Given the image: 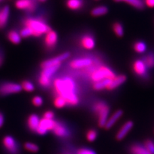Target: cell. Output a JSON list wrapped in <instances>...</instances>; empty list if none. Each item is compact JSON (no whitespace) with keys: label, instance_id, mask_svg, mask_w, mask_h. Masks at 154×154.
<instances>
[{"label":"cell","instance_id":"cell-42","mask_svg":"<svg viewBox=\"0 0 154 154\" xmlns=\"http://www.w3.org/2000/svg\"><path fill=\"white\" fill-rule=\"evenodd\" d=\"M38 1H40V2H45L46 0H38Z\"/></svg>","mask_w":154,"mask_h":154},{"label":"cell","instance_id":"cell-5","mask_svg":"<svg viewBox=\"0 0 154 154\" xmlns=\"http://www.w3.org/2000/svg\"><path fill=\"white\" fill-rule=\"evenodd\" d=\"M115 76V74L109 67L101 66L91 72V79L94 82H96L106 79H112Z\"/></svg>","mask_w":154,"mask_h":154},{"label":"cell","instance_id":"cell-26","mask_svg":"<svg viewBox=\"0 0 154 154\" xmlns=\"http://www.w3.org/2000/svg\"><path fill=\"white\" fill-rule=\"evenodd\" d=\"M115 2H125L132 7L138 9H142L144 7V4L142 0H114Z\"/></svg>","mask_w":154,"mask_h":154},{"label":"cell","instance_id":"cell-14","mask_svg":"<svg viewBox=\"0 0 154 154\" xmlns=\"http://www.w3.org/2000/svg\"><path fill=\"white\" fill-rule=\"evenodd\" d=\"M52 131L56 136L60 138L67 137L69 135V132L67 127L63 125L62 123L56 121V124L54 127Z\"/></svg>","mask_w":154,"mask_h":154},{"label":"cell","instance_id":"cell-13","mask_svg":"<svg viewBox=\"0 0 154 154\" xmlns=\"http://www.w3.org/2000/svg\"><path fill=\"white\" fill-rule=\"evenodd\" d=\"M133 126H134V123L131 121H126L125 124H124L119 131L117 132L116 135V138L118 140H121L126 137L127 134L129 133L131 130L132 129Z\"/></svg>","mask_w":154,"mask_h":154},{"label":"cell","instance_id":"cell-28","mask_svg":"<svg viewBox=\"0 0 154 154\" xmlns=\"http://www.w3.org/2000/svg\"><path fill=\"white\" fill-rule=\"evenodd\" d=\"M113 30L115 32V34L119 37L122 36L124 34V27L119 22H116L113 24Z\"/></svg>","mask_w":154,"mask_h":154},{"label":"cell","instance_id":"cell-31","mask_svg":"<svg viewBox=\"0 0 154 154\" xmlns=\"http://www.w3.org/2000/svg\"><path fill=\"white\" fill-rule=\"evenodd\" d=\"M21 86H22V89L27 92H32L34 90V84L29 81H24L22 82Z\"/></svg>","mask_w":154,"mask_h":154},{"label":"cell","instance_id":"cell-24","mask_svg":"<svg viewBox=\"0 0 154 154\" xmlns=\"http://www.w3.org/2000/svg\"><path fill=\"white\" fill-rule=\"evenodd\" d=\"M131 154H151L146 149L145 146H142L138 144H134L130 149Z\"/></svg>","mask_w":154,"mask_h":154},{"label":"cell","instance_id":"cell-2","mask_svg":"<svg viewBox=\"0 0 154 154\" xmlns=\"http://www.w3.org/2000/svg\"><path fill=\"white\" fill-rule=\"evenodd\" d=\"M24 26L29 29L32 36H38L46 34L51 29L44 19L41 18L28 17L24 19Z\"/></svg>","mask_w":154,"mask_h":154},{"label":"cell","instance_id":"cell-34","mask_svg":"<svg viewBox=\"0 0 154 154\" xmlns=\"http://www.w3.org/2000/svg\"><path fill=\"white\" fill-rule=\"evenodd\" d=\"M144 146L151 154H154V143L151 140H146Z\"/></svg>","mask_w":154,"mask_h":154},{"label":"cell","instance_id":"cell-18","mask_svg":"<svg viewBox=\"0 0 154 154\" xmlns=\"http://www.w3.org/2000/svg\"><path fill=\"white\" fill-rule=\"evenodd\" d=\"M122 116H123V111L121 110H118L116 111V112L113 113V114L111 115L109 119H108L106 123L104 126L105 129L109 130L112 128L113 125H114L116 123L119 121V119H120Z\"/></svg>","mask_w":154,"mask_h":154},{"label":"cell","instance_id":"cell-23","mask_svg":"<svg viewBox=\"0 0 154 154\" xmlns=\"http://www.w3.org/2000/svg\"><path fill=\"white\" fill-rule=\"evenodd\" d=\"M66 7L71 10H79L83 7V0H67Z\"/></svg>","mask_w":154,"mask_h":154},{"label":"cell","instance_id":"cell-10","mask_svg":"<svg viewBox=\"0 0 154 154\" xmlns=\"http://www.w3.org/2000/svg\"><path fill=\"white\" fill-rule=\"evenodd\" d=\"M3 145L10 154H18L19 146L17 141L12 136H5L2 140Z\"/></svg>","mask_w":154,"mask_h":154},{"label":"cell","instance_id":"cell-33","mask_svg":"<svg viewBox=\"0 0 154 154\" xmlns=\"http://www.w3.org/2000/svg\"><path fill=\"white\" fill-rule=\"evenodd\" d=\"M98 136V133L96 130L91 129L89 130L86 134V138L88 141L93 142L96 139V137Z\"/></svg>","mask_w":154,"mask_h":154},{"label":"cell","instance_id":"cell-32","mask_svg":"<svg viewBox=\"0 0 154 154\" xmlns=\"http://www.w3.org/2000/svg\"><path fill=\"white\" fill-rule=\"evenodd\" d=\"M24 149L29 151L32 152V153H36L39 150V148L36 144L31 143V142H26L24 144Z\"/></svg>","mask_w":154,"mask_h":154},{"label":"cell","instance_id":"cell-35","mask_svg":"<svg viewBox=\"0 0 154 154\" xmlns=\"http://www.w3.org/2000/svg\"><path fill=\"white\" fill-rule=\"evenodd\" d=\"M32 101L33 105L37 107L41 106L43 104V99H42V98L39 96H34V97H33V99H32Z\"/></svg>","mask_w":154,"mask_h":154},{"label":"cell","instance_id":"cell-37","mask_svg":"<svg viewBox=\"0 0 154 154\" xmlns=\"http://www.w3.org/2000/svg\"><path fill=\"white\" fill-rule=\"evenodd\" d=\"M43 118L47 119H53L54 118V113L52 111H47L44 113Z\"/></svg>","mask_w":154,"mask_h":154},{"label":"cell","instance_id":"cell-21","mask_svg":"<svg viewBox=\"0 0 154 154\" xmlns=\"http://www.w3.org/2000/svg\"><path fill=\"white\" fill-rule=\"evenodd\" d=\"M7 38L9 42L14 44H19L22 41V36L20 34L15 30L9 31L7 34Z\"/></svg>","mask_w":154,"mask_h":154},{"label":"cell","instance_id":"cell-6","mask_svg":"<svg viewBox=\"0 0 154 154\" xmlns=\"http://www.w3.org/2000/svg\"><path fill=\"white\" fill-rule=\"evenodd\" d=\"M22 88L21 84L16 83L7 82L0 85V96H5L10 94L19 93Z\"/></svg>","mask_w":154,"mask_h":154},{"label":"cell","instance_id":"cell-27","mask_svg":"<svg viewBox=\"0 0 154 154\" xmlns=\"http://www.w3.org/2000/svg\"><path fill=\"white\" fill-rule=\"evenodd\" d=\"M54 104L57 109H62L67 105L66 101L62 96L57 95L54 99Z\"/></svg>","mask_w":154,"mask_h":154},{"label":"cell","instance_id":"cell-25","mask_svg":"<svg viewBox=\"0 0 154 154\" xmlns=\"http://www.w3.org/2000/svg\"><path fill=\"white\" fill-rule=\"evenodd\" d=\"M109 9L106 6H99L94 8L91 11V14L93 17H100L107 14Z\"/></svg>","mask_w":154,"mask_h":154},{"label":"cell","instance_id":"cell-41","mask_svg":"<svg viewBox=\"0 0 154 154\" xmlns=\"http://www.w3.org/2000/svg\"><path fill=\"white\" fill-rule=\"evenodd\" d=\"M2 63H3V59H2V57L1 56H0V66H1V65L2 64Z\"/></svg>","mask_w":154,"mask_h":154},{"label":"cell","instance_id":"cell-20","mask_svg":"<svg viewBox=\"0 0 154 154\" xmlns=\"http://www.w3.org/2000/svg\"><path fill=\"white\" fill-rule=\"evenodd\" d=\"M40 119L36 114H32L28 117L27 126L32 131L36 132L38 125H39Z\"/></svg>","mask_w":154,"mask_h":154},{"label":"cell","instance_id":"cell-17","mask_svg":"<svg viewBox=\"0 0 154 154\" xmlns=\"http://www.w3.org/2000/svg\"><path fill=\"white\" fill-rule=\"evenodd\" d=\"M10 14V8L9 6H5L0 9V29L7 25Z\"/></svg>","mask_w":154,"mask_h":154},{"label":"cell","instance_id":"cell-11","mask_svg":"<svg viewBox=\"0 0 154 154\" xmlns=\"http://www.w3.org/2000/svg\"><path fill=\"white\" fill-rule=\"evenodd\" d=\"M58 42V34L55 31L49 30L46 34L44 38V44L48 49H53L56 47Z\"/></svg>","mask_w":154,"mask_h":154},{"label":"cell","instance_id":"cell-29","mask_svg":"<svg viewBox=\"0 0 154 154\" xmlns=\"http://www.w3.org/2000/svg\"><path fill=\"white\" fill-rule=\"evenodd\" d=\"M134 49L135 51H136L137 53L142 54L146 51V45L143 42H137L134 44Z\"/></svg>","mask_w":154,"mask_h":154},{"label":"cell","instance_id":"cell-44","mask_svg":"<svg viewBox=\"0 0 154 154\" xmlns=\"http://www.w3.org/2000/svg\"><path fill=\"white\" fill-rule=\"evenodd\" d=\"M95 1H98V0H95Z\"/></svg>","mask_w":154,"mask_h":154},{"label":"cell","instance_id":"cell-30","mask_svg":"<svg viewBox=\"0 0 154 154\" xmlns=\"http://www.w3.org/2000/svg\"><path fill=\"white\" fill-rule=\"evenodd\" d=\"M144 62L148 68L152 69L154 67V54L151 53L144 58Z\"/></svg>","mask_w":154,"mask_h":154},{"label":"cell","instance_id":"cell-9","mask_svg":"<svg viewBox=\"0 0 154 154\" xmlns=\"http://www.w3.org/2000/svg\"><path fill=\"white\" fill-rule=\"evenodd\" d=\"M15 7L20 10H24L26 12L32 13L36 10L37 5L35 0H17Z\"/></svg>","mask_w":154,"mask_h":154},{"label":"cell","instance_id":"cell-16","mask_svg":"<svg viewBox=\"0 0 154 154\" xmlns=\"http://www.w3.org/2000/svg\"><path fill=\"white\" fill-rule=\"evenodd\" d=\"M126 81V76L125 75H118V76H115L113 78L111 79L110 84L109 86L107 87V90L109 91H112L113 89H116L121 85H122Z\"/></svg>","mask_w":154,"mask_h":154},{"label":"cell","instance_id":"cell-36","mask_svg":"<svg viewBox=\"0 0 154 154\" xmlns=\"http://www.w3.org/2000/svg\"><path fill=\"white\" fill-rule=\"evenodd\" d=\"M76 154H96V152L92 149H86V148H82L76 151Z\"/></svg>","mask_w":154,"mask_h":154},{"label":"cell","instance_id":"cell-39","mask_svg":"<svg viewBox=\"0 0 154 154\" xmlns=\"http://www.w3.org/2000/svg\"><path fill=\"white\" fill-rule=\"evenodd\" d=\"M4 123H5V117H4L3 113L0 112V128L2 127Z\"/></svg>","mask_w":154,"mask_h":154},{"label":"cell","instance_id":"cell-40","mask_svg":"<svg viewBox=\"0 0 154 154\" xmlns=\"http://www.w3.org/2000/svg\"><path fill=\"white\" fill-rule=\"evenodd\" d=\"M60 154H74V153H72V151H69V150H62V151L61 152Z\"/></svg>","mask_w":154,"mask_h":154},{"label":"cell","instance_id":"cell-12","mask_svg":"<svg viewBox=\"0 0 154 154\" xmlns=\"http://www.w3.org/2000/svg\"><path fill=\"white\" fill-rule=\"evenodd\" d=\"M93 63V61L90 58H81L76 59L71 61L69 65L74 69H80L90 66Z\"/></svg>","mask_w":154,"mask_h":154},{"label":"cell","instance_id":"cell-38","mask_svg":"<svg viewBox=\"0 0 154 154\" xmlns=\"http://www.w3.org/2000/svg\"><path fill=\"white\" fill-rule=\"evenodd\" d=\"M146 5L150 8H153L154 7V0H144Z\"/></svg>","mask_w":154,"mask_h":154},{"label":"cell","instance_id":"cell-43","mask_svg":"<svg viewBox=\"0 0 154 154\" xmlns=\"http://www.w3.org/2000/svg\"><path fill=\"white\" fill-rule=\"evenodd\" d=\"M2 0H0V2H2Z\"/></svg>","mask_w":154,"mask_h":154},{"label":"cell","instance_id":"cell-22","mask_svg":"<svg viewBox=\"0 0 154 154\" xmlns=\"http://www.w3.org/2000/svg\"><path fill=\"white\" fill-rule=\"evenodd\" d=\"M111 79H103L99 81V82H94L93 88L96 91H101L103 89H107V87L109 86L110 84Z\"/></svg>","mask_w":154,"mask_h":154},{"label":"cell","instance_id":"cell-3","mask_svg":"<svg viewBox=\"0 0 154 154\" xmlns=\"http://www.w3.org/2000/svg\"><path fill=\"white\" fill-rule=\"evenodd\" d=\"M93 109L98 116V124L102 128L104 127L106 123L109 119L110 109L109 105L103 101H97L93 106Z\"/></svg>","mask_w":154,"mask_h":154},{"label":"cell","instance_id":"cell-15","mask_svg":"<svg viewBox=\"0 0 154 154\" xmlns=\"http://www.w3.org/2000/svg\"><path fill=\"white\" fill-rule=\"evenodd\" d=\"M147 66L143 60H136L134 61L133 64V70L135 74H137L139 76H144L147 72Z\"/></svg>","mask_w":154,"mask_h":154},{"label":"cell","instance_id":"cell-1","mask_svg":"<svg viewBox=\"0 0 154 154\" xmlns=\"http://www.w3.org/2000/svg\"><path fill=\"white\" fill-rule=\"evenodd\" d=\"M53 86L57 95L64 98L67 105L78 104L79 99L76 94V84L74 79L68 76L57 78L54 81Z\"/></svg>","mask_w":154,"mask_h":154},{"label":"cell","instance_id":"cell-7","mask_svg":"<svg viewBox=\"0 0 154 154\" xmlns=\"http://www.w3.org/2000/svg\"><path fill=\"white\" fill-rule=\"evenodd\" d=\"M69 57H70V53L69 52L61 54L58 55L57 57H55L54 58H52V59H47V60L44 61L43 62L41 63V68L43 69L47 68V67L61 65V63H62L63 61L66 60Z\"/></svg>","mask_w":154,"mask_h":154},{"label":"cell","instance_id":"cell-4","mask_svg":"<svg viewBox=\"0 0 154 154\" xmlns=\"http://www.w3.org/2000/svg\"><path fill=\"white\" fill-rule=\"evenodd\" d=\"M61 65L47 67L42 69L41 74L38 78V83L44 88H48L51 84V77L60 68Z\"/></svg>","mask_w":154,"mask_h":154},{"label":"cell","instance_id":"cell-19","mask_svg":"<svg viewBox=\"0 0 154 154\" xmlns=\"http://www.w3.org/2000/svg\"><path fill=\"white\" fill-rule=\"evenodd\" d=\"M81 44L84 49L91 50L95 47V40L91 35H84L81 39Z\"/></svg>","mask_w":154,"mask_h":154},{"label":"cell","instance_id":"cell-8","mask_svg":"<svg viewBox=\"0 0 154 154\" xmlns=\"http://www.w3.org/2000/svg\"><path fill=\"white\" fill-rule=\"evenodd\" d=\"M56 121L53 119H47L44 118L40 119L39 125L36 131V133L39 135L46 134L49 131L53 130Z\"/></svg>","mask_w":154,"mask_h":154}]
</instances>
